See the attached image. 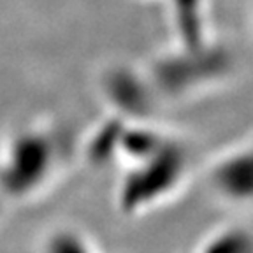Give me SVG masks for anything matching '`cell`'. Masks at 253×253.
<instances>
[{
  "label": "cell",
  "mask_w": 253,
  "mask_h": 253,
  "mask_svg": "<svg viewBox=\"0 0 253 253\" xmlns=\"http://www.w3.org/2000/svg\"><path fill=\"white\" fill-rule=\"evenodd\" d=\"M116 151L126 160L118 197L125 213H142L167 201L185 185L188 157L179 141L150 125H135L123 132Z\"/></svg>",
  "instance_id": "6da1fadb"
},
{
  "label": "cell",
  "mask_w": 253,
  "mask_h": 253,
  "mask_svg": "<svg viewBox=\"0 0 253 253\" xmlns=\"http://www.w3.org/2000/svg\"><path fill=\"white\" fill-rule=\"evenodd\" d=\"M63 141L60 132L47 125L12 132L0 148V195L27 201L51 186L67 162Z\"/></svg>",
  "instance_id": "7a4b0ae2"
},
{
  "label": "cell",
  "mask_w": 253,
  "mask_h": 253,
  "mask_svg": "<svg viewBox=\"0 0 253 253\" xmlns=\"http://www.w3.org/2000/svg\"><path fill=\"white\" fill-rule=\"evenodd\" d=\"M208 186L227 204L241 206L252 195V150L250 142L227 148L206 170Z\"/></svg>",
  "instance_id": "3957f363"
},
{
  "label": "cell",
  "mask_w": 253,
  "mask_h": 253,
  "mask_svg": "<svg viewBox=\"0 0 253 253\" xmlns=\"http://www.w3.org/2000/svg\"><path fill=\"white\" fill-rule=\"evenodd\" d=\"M42 253H106L84 232L72 227H60L44 239Z\"/></svg>",
  "instance_id": "277c9868"
},
{
  "label": "cell",
  "mask_w": 253,
  "mask_h": 253,
  "mask_svg": "<svg viewBox=\"0 0 253 253\" xmlns=\"http://www.w3.org/2000/svg\"><path fill=\"white\" fill-rule=\"evenodd\" d=\"M250 236L241 229H223L201 246L199 253H250Z\"/></svg>",
  "instance_id": "5b68a950"
},
{
  "label": "cell",
  "mask_w": 253,
  "mask_h": 253,
  "mask_svg": "<svg viewBox=\"0 0 253 253\" xmlns=\"http://www.w3.org/2000/svg\"><path fill=\"white\" fill-rule=\"evenodd\" d=\"M2 201H5V199H4V197H2V195H0V202H2Z\"/></svg>",
  "instance_id": "8992f818"
}]
</instances>
